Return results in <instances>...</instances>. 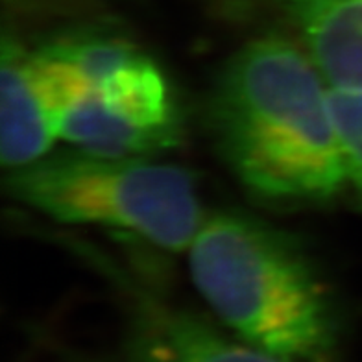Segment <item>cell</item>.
<instances>
[{"instance_id": "7", "label": "cell", "mask_w": 362, "mask_h": 362, "mask_svg": "<svg viewBox=\"0 0 362 362\" xmlns=\"http://www.w3.org/2000/svg\"><path fill=\"white\" fill-rule=\"evenodd\" d=\"M150 325L177 362H298L220 333L185 310L148 309Z\"/></svg>"}, {"instance_id": "5", "label": "cell", "mask_w": 362, "mask_h": 362, "mask_svg": "<svg viewBox=\"0 0 362 362\" xmlns=\"http://www.w3.org/2000/svg\"><path fill=\"white\" fill-rule=\"evenodd\" d=\"M87 93L74 65L48 45L28 48L6 32L0 62V158L8 170L50 153Z\"/></svg>"}, {"instance_id": "8", "label": "cell", "mask_w": 362, "mask_h": 362, "mask_svg": "<svg viewBox=\"0 0 362 362\" xmlns=\"http://www.w3.org/2000/svg\"><path fill=\"white\" fill-rule=\"evenodd\" d=\"M329 100L339 132L348 187L362 205V90L331 89Z\"/></svg>"}, {"instance_id": "2", "label": "cell", "mask_w": 362, "mask_h": 362, "mask_svg": "<svg viewBox=\"0 0 362 362\" xmlns=\"http://www.w3.org/2000/svg\"><path fill=\"white\" fill-rule=\"evenodd\" d=\"M187 252L194 286L238 339L291 361H327L337 310L294 237L255 216L216 211Z\"/></svg>"}, {"instance_id": "3", "label": "cell", "mask_w": 362, "mask_h": 362, "mask_svg": "<svg viewBox=\"0 0 362 362\" xmlns=\"http://www.w3.org/2000/svg\"><path fill=\"white\" fill-rule=\"evenodd\" d=\"M6 189L57 222L120 229L167 252L191 248L207 216L185 168L80 148L13 168Z\"/></svg>"}, {"instance_id": "1", "label": "cell", "mask_w": 362, "mask_h": 362, "mask_svg": "<svg viewBox=\"0 0 362 362\" xmlns=\"http://www.w3.org/2000/svg\"><path fill=\"white\" fill-rule=\"evenodd\" d=\"M329 83L303 47L255 37L224 63L205 102L209 134L253 194L325 204L348 189Z\"/></svg>"}, {"instance_id": "6", "label": "cell", "mask_w": 362, "mask_h": 362, "mask_svg": "<svg viewBox=\"0 0 362 362\" xmlns=\"http://www.w3.org/2000/svg\"><path fill=\"white\" fill-rule=\"evenodd\" d=\"M294 26L331 89L362 90V0H257Z\"/></svg>"}, {"instance_id": "9", "label": "cell", "mask_w": 362, "mask_h": 362, "mask_svg": "<svg viewBox=\"0 0 362 362\" xmlns=\"http://www.w3.org/2000/svg\"><path fill=\"white\" fill-rule=\"evenodd\" d=\"M137 342L132 362H177L174 355L168 351L161 337L153 331L152 325L148 327L146 333Z\"/></svg>"}, {"instance_id": "4", "label": "cell", "mask_w": 362, "mask_h": 362, "mask_svg": "<svg viewBox=\"0 0 362 362\" xmlns=\"http://www.w3.org/2000/svg\"><path fill=\"white\" fill-rule=\"evenodd\" d=\"M62 139L102 156L150 158L181 143L183 119L163 72L137 48L90 83Z\"/></svg>"}]
</instances>
